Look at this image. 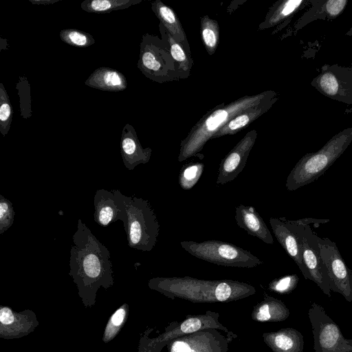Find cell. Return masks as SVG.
<instances>
[{"label":"cell","mask_w":352,"mask_h":352,"mask_svg":"<svg viewBox=\"0 0 352 352\" xmlns=\"http://www.w3.org/2000/svg\"><path fill=\"white\" fill-rule=\"evenodd\" d=\"M232 294V287L227 282H220L215 290V297L219 301L226 300Z\"/></svg>","instance_id":"cell-31"},{"label":"cell","mask_w":352,"mask_h":352,"mask_svg":"<svg viewBox=\"0 0 352 352\" xmlns=\"http://www.w3.org/2000/svg\"><path fill=\"white\" fill-rule=\"evenodd\" d=\"M151 9L173 37L190 52L186 33L175 11L160 0L151 3Z\"/></svg>","instance_id":"cell-19"},{"label":"cell","mask_w":352,"mask_h":352,"mask_svg":"<svg viewBox=\"0 0 352 352\" xmlns=\"http://www.w3.org/2000/svg\"><path fill=\"white\" fill-rule=\"evenodd\" d=\"M192 352H194L193 351Z\"/></svg>","instance_id":"cell-40"},{"label":"cell","mask_w":352,"mask_h":352,"mask_svg":"<svg viewBox=\"0 0 352 352\" xmlns=\"http://www.w3.org/2000/svg\"><path fill=\"white\" fill-rule=\"evenodd\" d=\"M200 21V32L204 45L208 54L213 55L219 42V23L208 15L201 16Z\"/></svg>","instance_id":"cell-22"},{"label":"cell","mask_w":352,"mask_h":352,"mask_svg":"<svg viewBox=\"0 0 352 352\" xmlns=\"http://www.w3.org/2000/svg\"><path fill=\"white\" fill-rule=\"evenodd\" d=\"M204 170V164L199 162L189 163L181 170L179 182L184 190L192 188L200 178Z\"/></svg>","instance_id":"cell-26"},{"label":"cell","mask_w":352,"mask_h":352,"mask_svg":"<svg viewBox=\"0 0 352 352\" xmlns=\"http://www.w3.org/2000/svg\"><path fill=\"white\" fill-rule=\"evenodd\" d=\"M270 223L277 241L289 256L295 261L304 276L306 278L311 279L309 274L302 261L298 237L289 220L283 217H271L270 219Z\"/></svg>","instance_id":"cell-14"},{"label":"cell","mask_w":352,"mask_h":352,"mask_svg":"<svg viewBox=\"0 0 352 352\" xmlns=\"http://www.w3.org/2000/svg\"><path fill=\"white\" fill-rule=\"evenodd\" d=\"M13 109L7 91L0 83V132L3 137L8 133L12 121Z\"/></svg>","instance_id":"cell-24"},{"label":"cell","mask_w":352,"mask_h":352,"mask_svg":"<svg viewBox=\"0 0 352 352\" xmlns=\"http://www.w3.org/2000/svg\"><path fill=\"white\" fill-rule=\"evenodd\" d=\"M338 331L334 324H328L322 331L320 336V342L325 348L333 347L337 341Z\"/></svg>","instance_id":"cell-30"},{"label":"cell","mask_w":352,"mask_h":352,"mask_svg":"<svg viewBox=\"0 0 352 352\" xmlns=\"http://www.w3.org/2000/svg\"><path fill=\"white\" fill-rule=\"evenodd\" d=\"M90 87L106 91H120L127 87V82L122 73L108 67H100L94 70L85 80Z\"/></svg>","instance_id":"cell-17"},{"label":"cell","mask_w":352,"mask_h":352,"mask_svg":"<svg viewBox=\"0 0 352 352\" xmlns=\"http://www.w3.org/2000/svg\"><path fill=\"white\" fill-rule=\"evenodd\" d=\"M159 29L161 39L173 58L181 78H188L193 65L190 52L176 41L161 23Z\"/></svg>","instance_id":"cell-18"},{"label":"cell","mask_w":352,"mask_h":352,"mask_svg":"<svg viewBox=\"0 0 352 352\" xmlns=\"http://www.w3.org/2000/svg\"><path fill=\"white\" fill-rule=\"evenodd\" d=\"M181 246L196 258L220 265L254 267L263 262L248 250L235 245L217 241H184Z\"/></svg>","instance_id":"cell-6"},{"label":"cell","mask_w":352,"mask_h":352,"mask_svg":"<svg viewBox=\"0 0 352 352\" xmlns=\"http://www.w3.org/2000/svg\"><path fill=\"white\" fill-rule=\"evenodd\" d=\"M346 0H329L322 5V12L324 16L329 19L337 17L344 9L347 4Z\"/></svg>","instance_id":"cell-29"},{"label":"cell","mask_w":352,"mask_h":352,"mask_svg":"<svg viewBox=\"0 0 352 352\" xmlns=\"http://www.w3.org/2000/svg\"><path fill=\"white\" fill-rule=\"evenodd\" d=\"M120 153L124 166L132 170L138 165L149 162L152 150L142 147L133 126L127 123L122 131Z\"/></svg>","instance_id":"cell-13"},{"label":"cell","mask_w":352,"mask_h":352,"mask_svg":"<svg viewBox=\"0 0 352 352\" xmlns=\"http://www.w3.org/2000/svg\"><path fill=\"white\" fill-rule=\"evenodd\" d=\"M127 198L119 190H97L94 197V221L102 227L117 221H121L124 226L127 220Z\"/></svg>","instance_id":"cell-10"},{"label":"cell","mask_w":352,"mask_h":352,"mask_svg":"<svg viewBox=\"0 0 352 352\" xmlns=\"http://www.w3.org/2000/svg\"><path fill=\"white\" fill-rule=\"evenodd\" d=\"M298 223L302 224L309 225V223H317L318 225L320 223H324L329 221V219H318L314 218H304L296 220Z\"/></svg>","instance_id":"cell-37"},{"label":"cell","mask_w":352,"mask_h":352,"mask_svg":"<svg viewBox=\"0 0 352 352\" xmlns=\"http://www.w3.org/2000/svg\"><path fill=\"white\" fill-rule=\"evenodd\" d=\"M32 4L35 5H50L60 0H29Z\"/></svg>","instance_id":"cell-38"},{"label":"cell","mask_w":352,"mask_h":352,"mask_svg":"<svg viewBox=\"0 0 352 352\" xmlns=\"http://www.w3.org/2000/svg\"><path fill=\"white\" fill-rule=\"evenodd\" d=\"M257 320L260 321H265L270 318V309L267 304L262 305L256 316Z\"/></svg>","instance_id":"cell-36"},{"label":"cell","mask_w":352,"mask_h":352,"mask_svg":"<svg viewBox=\"0 0 352 352\" xmlns=\"http://www.w3.org/2000/svg\"><path fill=\"white\" fill-rule=\"evenodd\" d=\"M129 313V306L124 303L109 318L104 329L102 341L107 343L113 340L125 324Z\"/></svg>","instance_id":"cell-23"},{"label":"cell","mask_w":352,"mask_h":352,"mask_svg":"<svg viewBox=\"0 0 352 352\" xmlns=\"http://www.w3.org/2000/svg\"><path fill=\"white\" fill-rule=\"evenodd\" d=\"M72 241L69 275L84 305L90 307L96 302L100 287L107 289L114 283L111 254L81 219L78 220Z\"/></svg>","instance_id":"cell-1"},{"label":"cell","mask_w":352,"mask_h":352,"mask_svg":"<svg viewBox=\"0 0 352 352\" xmlns=\"http://www.w3.org/2000/svg\"><path fill=\"white\" fill-rule=\"evenodd\" d=\"M126 223L124 228L128 245L143 252L151 251L157 244L160 223L148 200L128 196Z\"/></svg>","instance_id":"cell-4"},{"label":"cell","mask_w":352,"mask_h":352,"mask_svg":"<svg viewBox=\"0 0 352 352\" xmlns=\"http://www.w3.org/2000/svg\"><path fill=\"white\" fill-rule=\"evenodd\" d=\"M298 277L296 276H288L280 279L275 285V289L278 292H284L288 289L293 282H296Z\"/></svg>","instance_id":"cell-34"},{"label":"cell","mask_w":352,"mask_h":352,"mask_svg":"<svg viewBox=\"0 0 352 352\" xmlns=\"http://www.w3.org/2000/svg\"><path fill=\"white\" fill-rule=\"evenodd\" d=\"M15 212L12 203L0 195V234H3L13 224Z\"/></svg>","instance_id":"cell-28"},{"label":"cell","mask_w":352,"mask_h":352,"mask_svg":"<svg viewBox=\"0 0 352 352\" xmlns=\"http://www.w3.org/2000/svg\"><path fill=\"white\" fill-rule=\"evenodd\" d=\"M59 35L64 43L76 47H87L95 43V39L89 33L76 29L62 30Z\"/></svg>","instance_id":"cell-25"},{"label":"cell","mask_w":352,"mask_h":352,"mask_svg":"<svg viewBox=\"0 0 352 352\" xmlns=\"http://www.w3.org/2000/svg\"><path fill=\"white\" fill-rule=\"evenodd\" d=\"M277 95L261 101L232 118L220 129L212 138H218L226 135H234L246 128L251 122L267 112L277 101Z\"/></svg>","instance_id":"cell-15"},{"label":"cell","mask_w":352,"mask_h":352,"mask_svg":"<svg viewBox=\"0 0 352 352\" xmlns=\"http://www.w3.org/2000/svg\"><path fill=\"white\" fill-rule=\"evenodd\" d=\"M352 142V127L339 132L319 151L307 153L296 163L286 180V188L296 190L318 179L341 156Z\"/></svg>","instance_id":"cell-3"},{"label":"cell","mask_w":352,"mask_h":352,"mask_svg":"<svg viewBox=\"0 0 352 352\" xmlns=\"http://www.w3.org/2000/svg\"><path fill=\"white\" fill-rule=\"evenodd\" d=\"M190 346L184 342H175L171 348V352H192Z\"/></svg>","instance_id":"cell-35"},{"label":"cell","mask_w":352,"mask_h":352,"mask_svg":"<svg viewBox=\"0 0 352 352\" xmlns=\"http://www.w3.org/2000/svg\"><path fill=\"white\" fill-rule=\"evenodd\" d=\"M235 220L239 228L245 230L248 234L257 237L265 243H274L271 232L253 207L242 204L236 207Z\"/></svg>","instance_id":"cell-16"},{"label":"cell","mask_w":352,"mask_h":352,"mask_svg":"<svg viewBox=\"0 0 352 352\" xmlns=\"http://www.w3.org/2000/svg\"><path fill=\"white\" fill-rule=\"evenodd\" d=\"M320 256L324 263L332 288L350 295L352 293V271L346 265L338 247L329 238H318Z\"/></svg>","instance_id":"cell-9"},{"label":"cell","mask_w":352,"mask_h":352,"mask_svg":"<svg viewBox=\"0 0 352 352\" xmlns=\"http://www.w3.org/2000/svg\"><path fill=\"white\" fill-rule=\"evenodd\" d=\"M16 89L19 97L21 116L28 119L32 116L30 86L25 76H19Z\"/></svg>","instance_id":"cell-27"},{"label":"cell","mask_w":352,"mask_h":352,"mask_svg":"<svg viewBox=\"0 0 352 352\" xmlns=\"http://www.w3.org/2000/svg\"><path fill=\"white\" fill-rule=\"evenodd\" d=\"M201 325V321L197 318H189L181 325L182 332L188 333L197 331Z\"/></svg>","instance_id":"cell-32"},{"label":"cell","mask_w":352,"mask_h":352,"mask_svg":"<svg viewBox=\"0 0 352 352\" xmlns=\"http://www.w3.org/2000/svg\"><path fill=\"white\" fill-rule=\"evenodd\" d=\"M0 337L19 338L32 332L38 325L35 314L29 309L15 312L8 307L0 308Z\"/></svg>","instance_id":"cell-12"},{"label":"cell","mask_w":352,"mask_h":352,"mask_svg":"<svg viewBox=\"0 0 352 352\" xmlns=\"http://www.w3.org/2000/svg\"><path fill=\"white\" fill-rule=\"evenodd\" d=\"M277 95L272 90L245 96L228 104L224 102L206 113L190 129L180 144L178 161L197 155L206 142L232 118L266 98Z\"/></svg>","instance_id":"cell-2"},{"label":"cell","mask_w":352,"mask_h":352,"mask_svg":"<svg viewBox=\"0 0 352 352\" xmlns=\"http://www.w3.org/2000/svg\"><path fill=\"white\" fill-rule=\"evenodd\" d=\"M137 65L146 78L156 82L182 79L170 53L156 35L146 33L142 36Z\"/></svg>","instance_id":"cell-5"},{"label":"cell","mask_w":352,"mask_h":352,"mask_svg":"<svg viewBox=\"0 0 352 352\" xmlns=\"http://www.w3.org/2000/svg\"><path fill=\"white\" fill-rule=\"evenodd\" d=\"M305 2L303 0H285L276 1L270 8L265 20L259 26V30L273 27L292 16Z\"/></svg>","instance_id":"cell-20"},{"label":"cell","mask_w":352,"mask_h":352,"mask_svg":"<svg viewBox=\"0 0 352 352\" xmlns=\"http://www.w3.org/2000/svg\"><path fill=\"white\" fill-rule=\"evenodd\" d=\"M311 84L331 99L352 104V67L323 66Z\"/></svg>","instance_id":"cell-8"},{"label":"cell","mask_w":352,"mask_h":352,"mask_svg":"<svg viewBox=\"0 0 352 352\" xmlns=\"http://www.w3.org/2000/svg\"><path fill=\"white\" fill-rule=\"evenodd\" d=\"M256 138V130L248 132L221 160L218 170L217 184L224 185L234 180L243 170Z\"/></svg>","instance_id":"cell-11"},{"label":"cell","mask_w":352,"mask_h":352,"mask_svg":"<svg viewBox=\"0 0 352 352\" xmlns=\"http://www.w3.org/2000/svg\"><path fill=\"white\" fill-rule=\"evenodd\" d=\"M275 344L283 351H287L293 347L294 342L291 338L285 335H278L274 339Z\"/></svg>","instance_id":"cell-33"},{"label":"cell","mask_w":352,"mask_h":352,"mask_svg":"<svg viewBox=\"0 0 352 352\" xmlns=\"http://www.w3.org/2000/svg\"><path fill=\"white\" fill-rule=\"evenodd\" d=\"M142 0H85L81 8L87 12L104 14L129 8L140 3Z\"/></svg>","instance_id":"cell-21"},{"label":"cell","mask_w":352,"mask_h":352,"mask_svg":"<svg viewBox=\"0 0 352 352\" xmlns=\"http://www.w3.org/2000/svg\"><path fill=\"white\" fill-rule=\"evenodd\" d=\"M346 34L347 35H352V27H351V30L348 32V33Z\"/></svg>","instance_id":"cell-39"},{"label":"cell","mask_w":352,"mask_h":352,"mask_svg":"<svg viewBox=\"0 0 352 352\" xmlns=\"http://www.w3.org/2000/svg\"><path fill=\"white\" fill-rule=\"evenodd\" d=\"M298 237L299 248L303 263L311 279L314 280L324 292L330 286L327 269L320 256L319 236L311 230L309 225L289 220Z\"/></svg>","instance_id":"cell-7"}]
</instances>
